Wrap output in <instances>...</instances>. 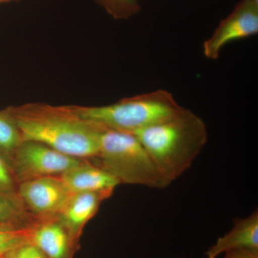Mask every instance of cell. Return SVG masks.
I'll use <instances>...</instances> for the list:
<instances>
[{"label": "cell", "mask_w": 258, "mask_h": 258, "mask_svg": "<svg viewBox=\"0 0 258 258\" xmlns=\"http://www.w3.org/2000/svg\"><path fill=\"white\" fill-rule=\"evenodd\" d=\"M17 194L35 221L55 217L71 195L59 176L19 183Z\"/></svg>", "instance_id": "7"}, {"label": "cell", "mask_w": 258, "mask_h": 258, "mask_svg": "<svg viewBox=\"0 0 258 258\" xmlns=\"http://www.w3.org/2000/svg\"><path fill=\"white\" fill-rule=\"evenodd\" d=\"M235 249L258 252V212L245 218L235 219L232 230L217 239L207 251V258H217L220 254Z\"/></svg>", "instance_id": "11"}, {"label": "cell", "mask_w": 258, "mask_h": 258, "mask_svg": "<svg viewBox=\"0 0 258 258\" xmlns=\"http://www.w3.org/2000/svg\"><path fill=\"white\" fill-rule=\"evenodd\" d=\"M112 195L106 191L71 194L56 217L75 242L79 243L85 226L95 216L101 203Z\"/></svg>", "instance_id": "8"}, {"label": "cell", "mask_w": 258, "mask_h": 258, "mask_svg": "<svg viewBox=\"0 0 258 258\" xmlns=\"http://www.w3.org/2000/svg\"><path fill=\"white\" fill-rule=\"evenodd\" d=\"M23 141L45 144L70 157L91 160L96 157L105 128L83 120L69 106L30 103L5 108Z\"/></svg>", "instance_id": "1"}, {"label": "cell", "mask_w": 258, "mask_h": 258, "mask_svg": "<svg viewBox=\"0 0 258 258\" xmlns=\"http://www.w3.org/2000/svg\"><path fill=\"white\" fill-rule=\"evenodd\" d=\"M114 20H128L142 11L138 0H94Z\"/></svg>", "instance_id": "15"}, {"label": "cell", "mask_w": 258, "mask_h": 258, "mask_svg": "<svg viewBox=\"0 0 258 258\" xmlns=\"http://www.w3.org/2000/svg\"><path fill=\"white\" fill-rule=\"evenodd\" d=\"M69 106L83 120L105 129L131 134L170 118L184 108L172 93L164 89L123 98L106 106Z\"/></svg>", "instance_id": "3"}, {"label": "cell", "mask_w": 258, "mask_h": 258, "mask_svg": "<svg viewBox=\"0 0 258 258\" xmlns=\"http://www.w3.org/2000/svg\"><path fill=\"white\" fill-rule=\"evenodd\" d=\"M134 134L169 185L191 167L208 140L203 118L186 108Z\"/></svg>", "instance_id": "2"}, {"label": "cell", "mask_w": 258, "mask_h": 258, "mask_svg": "<svg viewBox=\"0 0 258 258\" xmlns=\"http://www.w3.org/2000/svg\"><path fill=\"white\" fill-rule=\"evenodd\" d=\"M225 258H258V252L247 249H235L225 252Z\"/></svg>", "instance_id": "18"}, {"label": "cell", "mask_w": 258, "mask_h": 258, "mask_svg": "<svg viewBox=\"0 0 258 258\" xmlns=\"http://www.w3.org/2000/svg\"><path fill=\"white\" fill-rule=\"evenodd\" d=\"M34 223L0 225V258L17 247L30 242Z\"/></svg>", "instance_id": "13"}, {"label": "cell", "mask_w": 258, "mask_h": 258, "mask_svg": "<svg viewBox=\"0 0 258 258\" xmlns=\"http://www.w3.org/2000/svg\"><path fill=\"white\" fill-rule=\"evenodd\" d=\"M18 183L8 161L0 154V192L16 194Z\"/></svg>", "instance_id": "16"}, {"label": "cell", "mask_w": 258, "mask_h": 258, "mask_svg": "<svg viewBox=\"0 0 258 258\" xmlns=\"http://www.w3.org/2000/svg\"><path fill=\"white\" fill-rule=\"evenodd\" d=\"M14 1V0H0V4L1 3H9V2Z\"/></svg>", "instance_id": "19"}, {"label": "cell", "mask_w": 258, "mask_h": 258, "mask_svg": "<svg viewBox=\"0 0 258 258\" xmlns=\"http://www.w3.org/2000/svg\"><path fill=\"white\" fill-rule=\"evenodd\" d=\"M23 142L14 122L4 110L0 111V154L9 164L15 152Z\"/></svg>", "instance_id": "14"}, {"label": "cell", "mask_w": 258, "mask_h": 258, "mask_svg": "<svg viewBox=\"0 0 258 258\" xmlns=\"http://www.w3.org/2000/svg\"><path fill=\"white\" fill-rule=\"evenodd\" d=\"M89 161L111 174L120 184L159 189L169 186L134 134L105 129L98 154Z\"/></svg>", "instance_id": "4"}, {"label": "cell", "mask_w": 258, "mask_h": 258, "mask_svg": "<svg viewBox=\"0 0 258 258\" xmlns=\"http://www.w3.org/2000/svg\"><path fill=\"white\" fill-rule=\"evenodd\" d=\"M257 33L258 0H241L204 42V55L209 60H217L222 49L229 43Z\"/></svg>", "instance_id": "6"}, {"label": "cell", "mask_w": 258, "mask_h": 258, "mask_svg": "<svg viewBox=\"0 0 258 258\" xmlns=\"http://www.w3.org/2000/svg\"><path fill=\"white\" fill-rule=\"evenodd\" d=\"M31 217L18 194L0 192V225H31Z\"/></svg>", "instance_id": "12"}, {"label": "cell", "mask_w": 258, "mask_h": 258, "mask_svg": "<svg viewBox=\"0 0 258 258\" xmlns=\"http://www.w3.org/2000/svg\"><path fill=\"white\" fill-rule=\"evenodd\" d=\"M2 258H46L31 242L24 244Z\"/></svg>", "instance_id": "17"}, {"label": "cell", "mask_w": 258, "mask_h": 258, "mask_svg": "<svg viewBox=\"0 0 258 258\" xmlns=\"http://www.w3.org/2000/svg\"><path fill=\"white\" fill-rule=\"evenodd\" d=\"M30 242L46 258H73L78 247L56 216L35 222Z\"/></svg>", "instance_id": "9"}, {"label": "cell", "mask_w": 258, "mask_h": 258, "mask_svg": "<svg viewBox=\"0 0 258 258\" xmlns=\"http://www.w3.org/2000/svg\"><path fill=\"white\" fill-rule=\"evenodd\" d=\"M84 161L70 157L45 144L24 141L12 157L10 164L18 184L37 178L60 176Z\"/></svg>", "instance_id": "5"}, {"label": "cell", "mask_w": 258, "mask_h": 258, "mask_svg": "<svg viewBox=\"0 0 258 258\" xmlns=\"http://www.w3.org/2000/svg\"><path fill=\"white\" fill-rule=\"evenodd\" d=\"M59 177L71 194L87 191L113 193L120 184L113 176L88 160L66 171Z\"/></svg>", "instance_id": "10"}]
</instances>
